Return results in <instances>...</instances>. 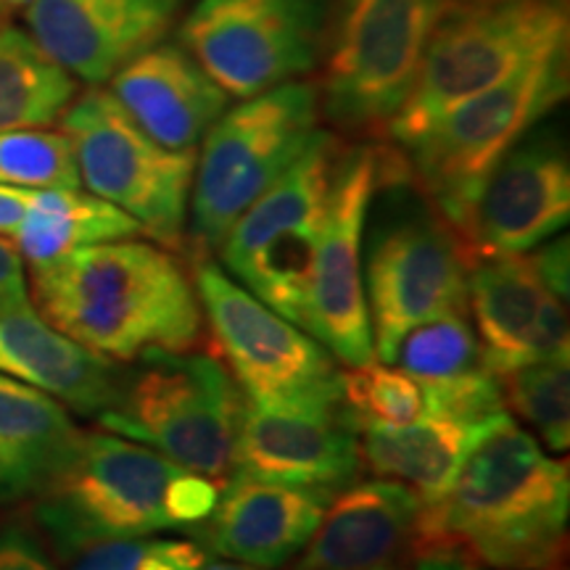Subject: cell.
Instances as JSON below:
<instances>
[{
	"instance_id": "cell-35",
	"label": "cell",
	"mask_w": 570,
	"mask_h": 570,
	"mask_svg": "<svg viewBox=\"0 0 570 570\" xmlns=\"http://www.w3.org/2000/svg\"><path fill=\"white\" fill-rule=\"evenodd\" d=\"M410 570H491L449 547H417Z\"/></svg>"
},
{
	"instance_id": "cell-31",
	"label": "cell",
	"mask_w": 570,
	"mask_h": 570,
	"mask_svg": "<svg viewBox=\"0 0 570 570\" xmlns=\"http://www.w3.org/2000/svg\"><path fill=\"white\" fill-rule=\"evenodd\" d=\"M146 547L148 537L92 541L61 558V562L63 570H132Z\"/></svg>"
},
{
	"instance_id": "cell-26",
	"label": "cell",
	"mask_w": 570,
	"mask_h": 570,
	"mask_svg": "<svg viewBox=\"0 0 570 570\" xmlns=\"http://www.w3.org/2000/svg\"><path fill=\"white\" fill-rule=\"evenodd\" d=\"M77 80L21 27H0V132L59 125Z\"/></svg>"
},
{
	"instance_id": "cell-7",
	"label": "cell",
	"mask_w": 570,
	"mask_h": 570,
	"mask_svg": "<svg viewBox=\"0 0 570 570\" xmlns=\"http://www.w3.org/2000/svg\"><path fill=\"white\" fill-rule=\"evenodd\" d=\"M244 404V391L219 356L151 354L125 377L117 404L98 415V425L223 483L233 475Z\"/></svg>"
},
{
	"instance_id": "cell-36",
	"label": "cell",
	"mask_w": 570,
	"mask_h": 570,
	"mask_svg": "<svg viewBox=\"0 0 570 570\" xmlns=\"http://www.w3.org/2000/svg\"><path fill=\"white\" fill-rule=\"evenodd\" d=\"M32 190L24 188H9V185H0V235H13L21 217H24L27 206H30Z\"/></svg>"
},
{
	"instance_id": "cell-38",
	"label": "cell",
	"mask_w": 570,
	"mask_h": 570,
	"mask_svg": "<svg viewBox=\"0 0 570 570\" xmlns=\"http://www.w3.org/2000/svg\"><path fill=\"white\" fill-rule=\"evenodd\" d=\"M6 9H9V6H6L3 0H0V27L6 24Z\"/></svg>"
},
{
	"instance_id": "cell-17",
	"label": "cell",
	"mask_w": 570,
	"mask_h": 570,
	"mask_svg": "<svg viewBox=\"0 0 570 570\" xmlns=\"http://www.w3.org/2000/svg\"><path fill=\"white\" fill-rule=\"evenodd\" d=\"M183 0H27V32L75 80L106 85L167 40Z\"/></svg>"
},
{
	"instance_id": "cell-19",
	"label": "cell",
	"mask_w": 570,
	"mask_h": 570,
	"mask_svg": "<svg viewBox=\"0 0 570 570\" xmlns=\"http://www.w3.org/2000/svg\"><path fill=\"white\" fill-rule=\"evenodd\" d=\"M420 499L404 483H348L288 570H410L417 550Z\"/></svg>"
},
{
	"instance_id": "cell-20",
	"label": "cell",
	"mask_w": 570,
	"mask_h": 570,
	"mask_svg": "<svg viewBox=\"0 0 570 570\" xmlns=\"http://www.w3.org/2000/svg\"><path fill=\"white\" fill-rule=\"evenodd\" d=\"M333 497L331 489L230 475L212 515L194 531L219 558L277 570L302 552Z\"/></svg>"
},
{
	"instance_id": "cell-29",
	"label": "cell",
	"mask_w": 570,
	"mask_h": 570,
	"mask_svg": "<svg viewBox=\"0 0 570 570\" xmlns=\"http://www.w3.org/2000/svg\"><path fill=\"white\" fill-rule=\"evenodd\" d=\"M0 185L24 190L82 188L67 135L48 127L0 132Z\"/></svg>"
},
{
	"instance_id": "cell-24",
	"label": "cell",
	"mask_w": 570,
	"mask_h": 570,
	"mask_svg": "<svg viewBox=\"0 0 570 570\" xmlns=\"http://www.w3.org/2000/svg\"><path fill=\"white\" fill-rule=\"evenodd\" d=\"M494 417L433 415L402 428H356L362 468L375 479L404 483L425 502L446 487Z\"/></svg>"
},
{
	"instance_id": "cell-21",
	"label": "cell",
	"mask_w": 570,
	"mask_h": 570,
	"mask_svg": "<svg viewBox=\"0 0 570 570\" xmlns=\"http://www.w3.org/2000/svg\"><path fill=\"white\" fill-rule=\"evenodd\" d=\"M119 106L148 138L173 151H198L233 98L180 42H156L109 80Z\"/></svg>"
},
{
	"instance_id": "cell-37",
	"label": "cell",
	"mask_w": 570,
	"mask_h": 570,
	"mask_svg": "<svg viewBox=\"0 0 570 570\" xmlns=\"http://www.w3.org/2000/svg\"><path fill=\"white\" fill-rule=\"evenodd\" d=\"M202 570H265V568H256L248 566V562H238V560H206Z\"/></svg>"
},
{
	"instance_id": "cell-13",
	"label": "cell",
	"mask_w": 570,
	"mask_h": 570,
	"mask_svg": "<svg viewBox=\"0 0 570 570\" xmlns=\"http://www.w3.org/2000/svg\"><path fill=\"white\" fill-rule=\"evenodd\" d=\"M381 190V148H341L320 223L302 327L346 367L375 362L365 296V227Z\"/></svg>"
},
{
	"instance_id": "cell-3",
	"label": "cell",
	"mask_w": 570,
	"mask_h": 570,
	"mask_svg": "<svg viewBox=\"0 0 570 570\" xmlns=\"http://www.w3.org/2000/svg\"><path fill=\"white\" fill-rule=\"evenodd\" d=\"M219 483L111 431L80 433L32 518L56 558L92 541L194 531L212 515Z\"/></svg>"
},
{
	"instance_id": "cell-6",
	"label": "cell",
	"mask_w": 570,
	"mask_h": 570,
	"mask_svg": "<svg viewBox=\"0 0 570 570\" xmlns=\"http://www.w3.org/2000/svg\"><path fill=\"white\" fill-rule=\"evenodd\" d=\"M320 119V90L306 80L227 106L196 154L188 212L196 256L217 252L235 219L304 154Z\"/></svg>"
},
{
	"instance_id": "cell-9",
	"label": "cell",
	"mask_w": 570,
	"mask_h": 570,
	"mask_svg": "<svg viewBox=\"0 0 570 570\" xmlns=\"http://www.w3.org/2000/svg\"><path fill=\"white\" fill-rule=\"evenodd\" d=\"M59 130L71 142L88 194L130 214L159 246H183L198 151L159 146L101 85L77 92L61 114Z\"/></svg>"
},
{
	"instance_id": "cell-4",
	"label": "cell",
	"mask_w": 570,
	"mask_h": 570,
	"mask_svg": "<svg viewBox=\"0 0 570 570\" xmlns=\"http://www.w3.org/2000/svg\"><path fill=\"white\" fill-rule=\"evenodd\" d=\"M570 0H441L417 80L389 125L404 148L454 106L568 46Z\"/></svg>"
},
{
	"instance_id": "cell-16",
	"label": "cell",
	"mask_w": 570,
	"mask_h": 570,
	"mask_svg": "<svg viewBox=\"0 0 570 570\" xmlns=\"http://www.w3.org/2000/svg\"><path fill=\"white\" fill-rule=\"evenodd\" d=\"M570 164L558 140H520L483 185L465 230L470 262L497 254H529L566 230Z\"/></svg>"
},
{
	"instance_id": "cell-1",
	"label": "cell",
	"mask_w": 570,
	"mask_h": 570,
	"mask_svg": "<svg viewBox=\"0 0 570 570\" xmlns=\"http://www.w3.org/2000/svg\"><path fill=\"white\" fill-rule=\"evenodd\" d=\"M568 515V462L499 412L446 487L420 504L417 547H449L491 570H562Z\"/></svg>"
},
{
	"instance_id": "cell-11",
	"label": "cell",
	"mask_w": 570,
	"mask_h": 570,
	"mask_svg": "<svg viewBox=\"0 0 570 570\" xmlns=\"http://www.w3.org/2000/svg\"><path fill=\"white\" fill-rule=\"evenodd\" d=\"M325 27L327 0H198L177 42L244 101L315 71Z\"/></svg>"
},
{
	"instance_id": "cell-2",
	"label": "cell",
	"mask_w": 570,
	"mask_h": 570,
	"mask_svg": "<svg viewBox=\"0 0 570 570\" xmlns=\"http://www.w3.org/2000/svg\"><path fill=\"white\" fill-rule=\"evenodd\" d=\"M32 306L56 331L111 362L194 352L204 315L173 248L106 240L30 265Z\"/></svg>"
},
{
	"instance_id": "cell-33",
	"label": "cell",
	"mask_w": 570,
	"mask_h": 570,
	"mask_svg": "<svg viewBox=\"0 0 570 570\" xmlns=\"http://www.w3.org/2000/svg\"><path fill=\"white\" fill-rule=\"evenodd\" d=\"M529 256L547 288H550L560 302H568V269H570L568 238L544 240V244L533 248V254Z\"/></svg>"
},
{
	"instance_id": "cell-18",
	"label": "cell",
	"mask_w": 570,
	"mask_h": 570,
	"mask_svg": "<svg viewBox=\"0 0 570 570\" xmlns=\"http://www.w3.org/2000/svg\"><path fill=\"white\" fill-rule=\"evenodd\" d=\"M468 312L475 320L483 365L494 375L570 354L566 302L547 288L529 254L470 262Z\"/></svg>"
},
{
	"instance_id": "cell-5",
	"label": "cell",
	"mask_w": 570,
	"mask_h": 570,
	"mask_svg": "<svg viewBox=\"0 0 570 570\" xmlns=\"http://www.w3.org/2000/svg\"><path fill=\"white\" fill-rule=\"evenodd\" d=\"M566 96L568 46H562L458 104L415 142L399 148L404 185L462 233L497 164Z\"/></svg>"
},
{
	"instance_id": "cell-39",
	"label": "cell",
	"mask_w": 570,
	"mask_h": 570,
	"mask_svg": "<svg viewBox=\"0 0 570 570\" xmlns=\"http://www.w3.org/2000/svg\"><path fill=\"white\" fill-rule=\"evenodd\" d=\"M3 3H6V6H24L27 0H3Z\"/></svg>"
},
{
	"instance_id": "cell-23",
	"label": "cell",
	"mask_w": 570,
	"mask_h": 570,
	"mask_svg": "<svg viewBox=\"0 0 570 570\" xmlns=\"http://www.w3.org/2000/svg\"><path fill=\"white\" fill-rule=\"evenodd\" d=\"M80 433L61 402L0 375V508L38 497Z\"/></svg>"
},
{
	"instance_id": "cell-15",
	"label": "cell",
	"mask_w": 570,
	"mask_h": 570,
	"mask_svg": "<svg viewBox=\"0 0 570 570\" xmlns=\"http://www.w3.org/2000/svg\"><path fill=\"white\" fill-rule=\"evenodd\" d=\"M360 470V431L341 391L294 402L246 399L233 475L341 491Z\"/></svg>"
},
{
	"instance_id": "cell-8",
	"label": "cell",
	"mask_w": 570,
	"mask_h": 570,
	"mask_svg": "<svg viewBox=\"0 0 570 570\" xmlns=\"http://www.w3.org/2000/svg\"><path fill=\"white\" fill-rule=\"evenodd\" d=\"M441 0H336L325 27L320 111L338 130L386 135L417 80Z\"/></svg>"
},
{
	"instance_id": "cell-30",
	"label": "cell",
	"mask_w": 570,
	"mask_h": 570,
	"mask_svg": "<svg viewBox=\"0 0 570 570\" xmlns=\"http://www.w3.org/2000/svg\"><path fill=\"white\" fill-rule=\"evenodd\" d=\"M0 570H59L46 539L24 523L0 525Z\"/></svg>"
},
{
	"instance_id": "cell-14",
	"label": "cell",
	"mask_w": 570,
	"mask_h": 570,
	"mask_svg": "<svg viewBox=\"0 0 570 570\" xmlns=\"http://www.w3.org/2000/svg\"><path fill=\"white\" fill-rule=\"evenodd\" d=\"M468 269L465 240L431 206L383 225L365 262L375 360L389 365L410 327L468 312Z\"/></svg>"
},
{
	"instance_id": "cell-34",
	"label": "cell",
	"mask_w": 570,
	"mask_h": 570,
	"mask_svg": "<svg viewBox=\"0 0 570 570\" xmlns=\"http://www.w3.org/2000/svg\"><path fill=\"white\" fill-rule=\"evenodd\" d=\"M30 302L24 256L9 235H0V306Z\"/></svg>"
},
{
	"instance_id": "cell-10",
	"label": "cell",
	"mask_w": 570,
	"mask_h": 570,
	"mask_svg": "<svg viewBox=\"0 0 570 570\" xmlns=\"http://www.w3.org/2000/svg\"><path fill=\"white\" fill-rule=\"evenodd\" d=\"M341 148L336 135L320 127L304 154L256 196L217 248L227 275L244 281V288L298 327Z\"/></svg>"
},
{
	"instance_id": "cell-12",
	"label": "cell",
	"mask_w": 570,
	"mask_h": 570,
	"mask_svg": "<svg viewBox=\"0 0 570 570\" xmlns=\"http://www.w3.org/2000/svg\"><path fill=\"white\" fill-rule=\"evenodd\" d=\"M194 285L212 344L248 402H294L341 391L333 354L209 256H196Z\"/></svg>"
},
{
	"instance_id": "cell-27",
	"label": "cell",
	"mask_w": 570,
	"mask_h": 570,
	"mask_svg": "<svg viewBox=\"0 0 570 570\" xmlns=\"http://www.w3.org/2000/svg\"><path fill=\"white\" fill-rule=\"evenodd\" d=\"M508 415L539 441L550 454L570 446V365L568 356L525 362L497 375Z\"/></svg>"
},
{
	"instance_id": "cell-25",
	"label": "cell",
	"mask_w": 570,
	"mask_h": 570,
	"mask_svg": "<svg viewBox=\"0 0 570 570\" xmlns=\"http://www.w3.org/2000/svg\"><path fill=\"white\" fill-rule=\"evenodd\" d=\"M135 235H142L140 225L104 198L82 188H46L32 190L11 240L30 265H46L75 248Z\"/></svg>"
},
{
	"instance_id": "cell-28",
	"label": "cell",
	"mask_w": 570,
	"mask_h": 570,
	"mask_svg": "<svg viewBox=\"0 0 570 570\" xmlns=\"http://www.w3.org/2000/svg\"><path fill=\"white\" fill-rule=\"evenodd\" d=\"M389 365L425 381H454L487 367L470 312H449L410 327Z\"/></svg>"
},
{
	"instance_id": "cell-32",
	"label": "cell",
	"mask_w": 570,
	"mask_h": 570,
	"mask_svg": "<svg viewBox=\"0 0 570 570\" xmlns=\"http://www.w3.org/2000/svg\"><path fill=\"white\" fill-rule=\"evenodd\" d=\"M206 550L190 539H148L146 552L132 570H202Z\"/></svg>"
},
{
	"instance_id": "cell-22",
	"label": "cell",
	"mask_w": 570,
	"mask_h": 570,
	"mask_svg": "<svg viewBox=\"0 0 570 570\" xmlns=\"http://www.w3.org/2000/svg\"><path fill=\"white\" fill-rule=\"evenodd\" d=\"M0 375L88 417L109 412L125 381L111 360L63 336L30 302L0 306Z\"/></svg>"
}]
</instances>
